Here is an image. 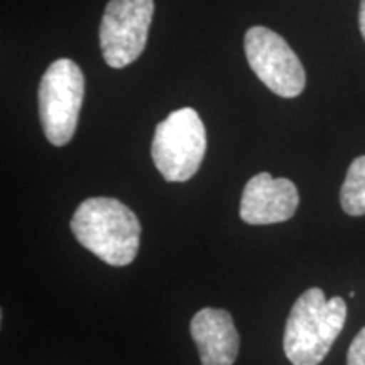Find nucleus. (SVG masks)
I'll return each instance as SVG.
<instances>
[{
    "label": "nucleus",
    "instance_id": "nucleus-7",
    "mask_svg": "<svg viewBox=\"0 0 365 365\" xmlns=\"http://www.w3.org/2000/svg\"><path fill=\"white\" fill-rule=\"evenodd\" d=\"M299 205L296 185L287 178L259 173L242 191L240 218L249 225H271L289 220Z\"/></svg>",
    "mask_w": 365,
    "mask_h": 365
},
{
    "label": "nucleus",
    "instance_id": "nucleus-10",
    "mask_svg": "<svg viewBox=\"0 0 365 365\" xmlns=\"http://www.w3.org/2000/svg\"><path fill=\"white\" fill-rule=\"evenodd\" d=\"M346 365H365V327L355 336L346 354Z\"/></svg>",
    "mask_w": 365,
    "mask_h": 365
},
{
    "label": "nucleus",
    "instance_id": "nucleus-4",
    "mask_svg": "<svg viewBox=\"0 0 365 365\" xmlns=\"http://www.w3.org/2000/svg\"><path fill=\"white\" fill-rule=\"evenodd\" d=\"M85 97V76L68 58L56 59L44 71L39 83V118L46 139L53 145H66L75 135Z\"/></svg>",
    "mask_w": 365,
    "mask_h": 365
},
{
    "label": "nucleus",
    "instance_id": "nucleus-8",
    "mask_svg": "<svg viewBox=\"0 0 365 365\" xmlns=\"http://www.w3.org/2000/svg\"><path fill=\"white\" fill-rule=\"evenodd\" d=\"M191 336L202 365H234L239 355V331L225 309L203 308L191 319Z\"/></svg>",
    "mask_w": 365,
    "mask_h": 365
},
{
    "label": "nucleus",
    "instance_id": "nucleus-3",
    "mask_svg": "<svg viewBox=\"0 0 365 365\" xmlns=\"http://www.w3.org/2000/svg\"><path fill=\"white\" fill-rule=\"evenodd\" d=\"M207 153V130L195 108L171 112L154 132L153 161L166 181L185 182L202 166Z\"/></svg>",
    "mask_w": 365,
    "mask_h": 365
},
{
    "label": "nucleus",
    "instance_id": "nucleus-11",
    "mask_svg": "<svg viewBox=\"0 0 365 365\" xmlns=\"http://www.w3.org/2000/svg\"><path fill=\"white\" fill-rule=\"evenodd\" d=\"M359 26H360V33H362L364 39H365V0L360 2V11H359Z\"/></svg>",
    "mask_w": 365,
    "mask_h": 365
},
{
    "label": "nucleus",
    "instance_id": "nucleus-6",
    "mask_svg": "<svg viewBox=\"0 0 365 365\" xmlns=\"http://www.w3.org/2000/svg\"><path fill=\"white\" fill-rule=\"evenodd\" d=\"M154 0H110L100 24L105 63L120 70L140 56L148 43Z\"/></svg>",
    "mask_w": 365,
    "mask_h": 365
},
{
    "label": "nucleus",
    "instance_id": "nucleus-2",
    "mask_svg": "<svg viewBox=\"0 0 365 365\" xmlns=\"http://www.w3.org/2000/svg\"><path fill=\"white\" fill-rule=\"evenodd\" d=\"M346 303L344 298L327 299L319 287L299 296L291 308L284 330V354L293 365H318L330 352L344 330Z\"/></svg>",
    "mask_w": 365,
    "mask_h": 365
},
{
    "label": "nucleus",
    "instance_id": "nucleus-5",
    "mask_svg": "<svg viewBox=\"0 0 365 365\" xmlns=\"http://www.w3.org/2000/svg\"><path fill=\"white\" fill-rule=\"evenodd\" d=\"M245 56L249 66L269 90L282 98H294L307 86V73L284 38L264 26L245 33Z\"/></svg>",
    "mask_w": 365,
    "mask_h": 365
},
{
    "label": "nucleus",
    "instance_id": "nucleus-9",
    "mask_svg": "<svg viewBox=\"0 0 365 365\" xmlns=\"http://www.w3.org/2000/svg\"><path fill=\"white\" fill-rule=\"evenodd\" d=\"M340 203L346 215H365V156L354 159L341 185Z\"/></svg>",
    "mask_w": 365,
    "mask_h": 365
},
{
    "label": "nucleus",
    "instance_id": "nucleus-1",
    "mask_svg": "<svg viewBox=\"0 0 365 365\" xmlns=\"http://www.w3.org/2000/svg\"><path fill=\"white\" fill-rule=\"evenodd\" d=\"M75 239L110 266H127L140 245V223L129 207L115 198L85 200L71 218Z\"/></svg>",
    "mask_w": 365,
    "mask_h": 365
}]
</instances>
